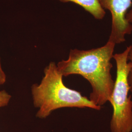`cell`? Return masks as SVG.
Masks as SVG:
<instances>
[{
    "instance_id": "obj_1",
    "label": "cell",
    "mask_w": 132,
    "mask_h": 132,
    "mask_svg": "<svg viewBox=\"0 0 132 132\" xmlns=\"http://www.w3.org/2000/svg\"><path fill=\"white\" fill-rule=\"evenodd\" d=\"M115 46L107 41L102 47L89 50H71L68 58L57 64L63 76L77 75L88 80L92 89L89 99L101 107L109 102L113 90L114 81L111 71Z\"/></svg>"
},
{
    "instance_id": "obj_5",
    "label": "cell",
    "mask_w": 132,
    "mask_h": 132,
    "mask_svg": "<svg viewBox=\"0 0 132 132\" xmlns=\"http://www.w3.org/2000/svg\"><path fill=\"white\" fill-rule=\"evenodd\" d=\"M63 3L72 2L79 5L97 20L103 19L106 15L105 10L101 7L98 0H59Z\"/></svg>"
},
{
    "instance_id": "obj_9",
    "label": "cell",
    "mask_w": 132,
    "mask_h": 132,
    "mask_svg": "<svg viewBox=\"0 0 132 132\" xmlns=\"http://www.w3.org/2000/svg\"><path fill=\"white\" fill-rule=\"evenodd\" d=\"M126 19L131 24H132V10L128 12L126 15Z\"/></svg>"
},
{
    "instance_id": "obj_7",
    "label": "cell",
    "mask_w": 132,
    "mask_h": 132,
    "mask_svg": "<svg viewBox=\"0 0 132 132\" xmlns=\"http://www.w3.org/2000/svg\"><path fill=\"white\" fill-rule=\"evenodd\" d=\"M11 96L5 90L0 91V108L4 107L8 105Z\"/></svg>"
},
{
    "instance_id": "obj_8",
    "label": "cell",
    "mask_w": 132,
    "mask_h": 132,
    "mask_svg": "<svg viewBox=\"0 0 132 132\" xmlns=\"http://www.w3.org/2000/svg\"><path fill=\"white\" fill-rule=\"evenodd\" d=\"M6 81V76L4 70L2 69L0 58V86L4 84Z\"/></svg>"
},
{
    "instance_id": "obj_4",
    "label": "cell",
    "mask_w": 132,
    "mask_h": 132,
    "mask_svg": "<svg viewBox=\"0 0 132 132\" xmlns=\"http://www.w3.org/2000/svg\"><path fill=\"white\" fill-rule=\"evenodd\" d=\"M101 7L111 15V30L108 42L116 45L124 42L126 36L132 33V24L126 15L132 5V0H98Z\"/></svg>"
},
{
    "instance_id": "obj_3",
    "label": "cell",
    "mask_w": 132,
    "mask_h": 132,
    "mask_svg": "<svg viewBox=\"0 0 132 132\" xmlns=\"http://www.w3.org/2000/svg\"><path fill=\"white\" fill-rule=\"evenodd\" d=\"M130 46L120 53L114 54L117 76L109 102L113 107L110 123L111 132L132 131V101L129 95L127 77L130 69L128 55Z\"/></svg>"
},
{
    "instance_id": "obj_6",
    "label": "cell",
    "mask_w": 132,
    "mask_h": 132,
    "mask_svg": "<svg viewBox=\"0 0 132 132\" xmlns=\"http://www.w3.org/2000/svg\"><path fill=\"white\" fill-rule=\"evenodd\" d=\"M128 60L130 65V69L128 75V82L130 87V91L132 94V45L130 46V50L128 55Z\"/></svg>"
},
{
    "instance_id": "obj_2",
    "label": "cell",
    "mask_w": 132,
    "mask_h": 132,
    "mask_svg": "<svg viewBox=\"0 0 132 132\" xmlns=\"http://www.w3.org/2000/svg\"><path fill=\"white\" fill-rule=\"evenodd\" d=\"M41 82L31 87L33 104L38 108V118H47L53 111L62 108L101 109L80 92L67 87L63 82V76L54 62L46 67Z\"/></svg>"
}]
</instances>
